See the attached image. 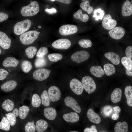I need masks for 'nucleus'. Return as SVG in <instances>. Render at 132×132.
<instances>
[{
	"mask_svg": "<svg viewBox=\"0 0 132 132\" xmlns=\"http://www.w3.org/2000/svg\"><path fill=\"white\" fill-rule=\"evenodd\" d=\"M39 11V6L38 3L33 1L28 5L23 7L20 11L22 16L29 17L34 16L37 14Z\"/></svg>",
	"mask_w": 132,
	"mask_h": 132,
	"instance_id": "f257e3e1",
	"label": "nucleus"
},
{
	"mask_svg": "<svg viewBox=\"0 0 132 132\" xmlns=\"http://www.w3.org/2000/svg\"><path fill=\"white\" fill-rule=\"evenodd\" d=\"M39 32L36 30L29 31L21 35L19 38L23 44L28 45L34 42L38 38Z\"/></svg>",
	"mask_w": 132,
	"mask_h": 132,
	"instance_id": "f03ea898",
	"label": "nucleus"
},
{
	"mask_svg": "<svg viewBox=\"0 0 132 132\" xmlns=\"http://www.w3.org/2000/svg\"><path fill=\"white\" fill-rule=\"evenodd\" d=\"M31 22L28 19L17 22L14 26V31L17 35H21L28 30L31 26Z\"/></svg>",
	"mask_w": 132,
	"mask_h": 132,
	"instance_id": "7ed1b4c3",
	"label": "nucleus"
},
{
	"mask_svg": "<svg viewBox=\"0 0 132 132\" xmlns=\"http://www.w3.org/2000/svg\"><path fill=\"white\" fill-rule=\"evenodd\" d=\"M84 89L89 94L94 92L96 88V85L93 78L88 76L84 77L81 80Z\"/></svg>",
	"mask_w": 132,
	"mask_h": 132,
	"instance_id": "20e7f679",
	"label": "nucleus"
},
{
	"mask_svg": "<svg viewBox=\"0 0 132 132\" xmlns=\"http://www.w3.org/2000/svg\"><path fill=\"white\" fill-rule=\"evenodd\" d=\"M88 53L85 50H81L76 52L71 55V59L77 63H80L88 59L89 57Z\"/></svg>",
	"mask_w": 132,
	"mask_h": 132,
	"instance_id": "39448f33",
	"label": "nucleus"
},
{
	"mask_svg": "<svg viewBox=\"0 0 132 132\" xmlns=\"http://www.w3.org/2000/svg\"><path fill=\"white\" fill-rule=\"evenodd\" d=\"M78 28L75 25L71 24L63 25L59 29V33L61 35L67 36L73 34L78 31Z\"/></svg>",
	"mask_w": 132,
	"mask_h": 132,
	"instance_id": "423d86ee",
	"label": "nucleus"
},
{
	"mask_svg": "<svg viewBox=\"0 0 132 132\" xmlns=\"http://www.w3.org/2000/svg\"><path fill=\"white\" fill-rule=\"evenodd\" d=\"M52 46L54 48L62 50L69 48L71 45V43L69 40L66 39H60L54 41Z\"/></svg>",
	"mask_w": 132,
	"mask_h": 132,
	"instance_id": "0eeeda50",
	"label": "nucleus"
},
{
	"mask_svg": "<svg viewBox=\"0 0 132 132\" xmlns=\"http://www.w3.org/2000/svg\"><path fill=\"white\" fill-rule=\"evenodd\" d=\"M70 86L72 91L75 94L80 95L83 93L84 88L81 82L76 78L72 79L70 82Z\"/></svg>",
	"mask_w": 132,
	"mask_h": 132,
	"instance_id": "6e6552de",
	"label": "nucleus"
},
{
	"mask_svg": "<svg viewBox=\"0 0 132 132\" xmlns=\"http://www.w3.org/2000/svg\"><path fill=\"white\" fill-rule=\"evenodd\" d=\"M50 72V70L46 69H39L34 72L33 74V76L35 80L39 81H42L48 78Z\"/></svg>",
	"mask_w": 132,
	"mask_h": 132,
	"instance_id": "1a4fd4ad",
	"label": "nucleus"
},
{
	"mask_svg": "<svg viewBox=\"0 0 132 132\" xmlns=\"http://www.w3.org/2000/svg\"><path fill=\"white\" fill-rule=\"evenodd\" d=\"M35 122L32 119H27L21 124V132H36Z\"/></svg>",
	"mask_w": 132,
	"mask_h": 132,
	"instance_id": "9d476101",
	"label": "nucleus"
},
{
	"mask_svg": "<svg viewBox=\"0 0 132 132\" xmlns=\"http://www.w3.org/2000/svg\"><path fill=\"white\" fill-rule=\"evenodd\" d=\"M48 93L50 100L52 102L57 101L61 98L60 90L55 86H53L50 87L48 89Z\"/></svg>",
	"mask_w": 132,
	"mask_h": 132,
	"instance_id": "9b49d317",
	"label": "nucleus"
},
{
	"mask_svg": "<svg viewBox=\"0 0 132 132\" xmlns=\"http://www.w3.org/2000/svg\"><path fill=\"white\" fill-rule=\"evenodd\" d=\"M117 24L115 19H112L111 16L109 14H107L104 17L102 22V25L105 29L111 30L114 28Z\"/></svg>",
	"mask_w": 132,
	"mask_h": 132,
	"instance_id": "f8f14e48",
	"label": "nucleus"
},
{
	"mask_svg": "<svg viewBox=\"0 0 132 132\" xmlns=\"http://www.w3.org/2000/svg\"><path fill=\"white\" fill-rule=\"evenodd\" d=\"M64 103L66 105L71 108L76 112H81V108L76 100L70 96H67L64 99Z\"/></svg>",
	"mask_w": 132,
	"mask_h": 132,
	"instance_id": "ddd939ff",
	"label": "nucleus"
},
{
	"mask_svg": "<svg viewBox=\"0 0 132 132\" xmlns=\"http://www.w3.org/2000/svg\"><path fill=\"white\" fill-rule=\"evenodd\" d=\"M125 33L124 29L120 26L114 27L109 32V34L110 36L116 40H119L122 38L124 36Z\"/></svg>",
	"mask_w": 132,
	"mask_h": 132,
	"instance_id": "4468645a",
	"label": "nucleus"
},
{
	"mask_svg": "<svg viewBox=\"0 0 132 132\" xmlns=\"http://www.w3.org/2000/svg\"><path fill=\"white\" fill-rule=\"evenodd\" d=\"M11 41L4 33L0 31V46L4 49H8L10 47Z\"/></svg>",
	"mask_w": 132,
	"mask_h": 132,
	"instance_id": "2eb2a0df",
	"label": "nucleus"
},
{
	"mask_svg": "<svg viewBox=\"0 0 132 132\" xmlns=\"http://www.w3.org/2000/svg\"><path fill=\"white\" fill-rule=\"evenodd\" d=\"M87 115L90 121L93 123L98 124L101 121V118L99 116L95 113L92 108H90L88 110Z\"/></svg>",
	"mask_w": 132,
	"mask_h": 132,
	"instance_id": "dca6fc26",
	"label": "nucleus"
},
{
	"mask_svg": "<svg viewBox=\"0 0 132 132\" xmlns=\"http://www.w3.org/2000/svg\"><path fill=\"white\" fill-rule=\"evenodd\" d=\"M122 64L126 69V73L128 76H132V61L126 56L124 57L121 60Z\"/></svg>",
	"mask_w": 132,
	"mask_h": 132,
	"instance_id": "f3484780",
	"label": "nucleus"
},
{
	"mask_svg": "<svg viewBox=\"0 0 132 132\" xmlns=\"http://www.w3.org/2000/svg\"><path fill=\"white\" fill-rule=\"evenodd\" d=\"M17 85V83L16 81L10 80L3 84L1 86V88L4 91L9 92L14 89Z\"/></svg>",
	"mask_w": 132,
	"mask_h": 132,
	"instance_id": "a211bd4d",
	"label": "nucleus"
},
{
	"mask_svg": "<svg viewBox=\"0 0 132 132\" xmlns=\"http://www.w3.org/2000/svg\"><path fill=\"white\" fill-rule=\"evenodd\" d=\"M63 118L66 121L72 123L77 122L80 119L78 114L73 112L64 114L63 116Z\"/></svg>",
	"mask_w": 132,
	"mask_h": 132,
	"instance_id": "6ab92c4d",
	"label": "nucleus"
},
{
	"mask_svg": "<svg viewBox=\"0 0 132 132\" xmlns=\"http://www.w3.org/2000/svg\"><path fill=\"white\" fill-rule=\"evenodd\" d=\"M44 114L45 117L48 119L53 120L57 116V112L55 109L52 107H47L44 110Z\"/></svg>",
	"mask_w": 132,
	"mask_h": 132,
	"instance_id": "aec40b11",
	"label": "nucleus"
},
{
	"mask_svg": "<svg viewBox=\"0 0 132 132\" xmlns=\"http://www.w3.org/2000/svg\"><path fill=\"white\" fill-rule=\"evenodd\" d=\"M30 109L28 106L24 105L18 108L19 117L22 120H25L28 117Z\"/></svg>",
	"mask_w": 132,
	"mask_h": 132,
	"instance_id": "412c9836",
	"label": "nucleus"
},
{
	"mask_svg": "<svg viewBox=\"0 0 132 132\" xmlns=\"http://www.w3.org/2000/svg\"><path fill=\"white\" fill-rule=\"evenodd\" d=\"M132 14V5L129 0H126L122 5V14L125 17L129 16Z\"/></svg>",
	"mask_w": 132,
	"mask_h": 132,
	"instance_id": "4be33fe9",
	"label": "nucleus"
},
{
	"mask_svg": "<svg viewBox=\"0 0 132 132\" xmlns=\"http://www.w3.org/2000/svg\"><path fill=\"white\" fill-rule=\"evenodd\" d=\"M36 132H43L47 129L48 124L45 120L41 119L38 120L35 123Z\"/></svg>",
	"mask_w": 132,
	"mask_h": 132,
	"instance_id": "5701e85b",
	"label": "nucleus"
},
{
	"mask_svg": "<svg viewBox=\"0 0 132 132\" xmlns=\"http://www.w3.org/2000/svg\"><path fill=\"white\" fill-rule=\"evenodd\" d=\"M105 56L115 65H118L120 63V58L118 54L112 52L105 53Z\"/></svg>",
	"mask_w": 132,
	"mask_h": 132,
	"instance_id": "b1692460",
	"label": "nucleus"
},
{
	"mask_svg": "<svg viewBox=\"0 0 132 132\" xmlns=\"http://www.w3.org/2000/svg\"><path fill=\"white\" fill-rule=\"evenodd\" d=\"M19 63V61L15 58L8 57L3 61L2 65L6 67H15L17 66Z\"/></svg>",
	"mask_w": 132,
	"mask_h": 132,
	"instance_id": "393cba45",
	"label": "nucleus"
},
{
	"mask_svg": "<svg viewBox=\"0 0 132 132\" xmlns=\"http://www.w3.org/2000/svg\"><path fill=\"white\" fill-rule=\"evenodd\" d=\"M122 92L121 89L119 88H116L113 90L111 96V100L113 103H117L121 100Z\"/></svg>",
	"mask_w": 132,
	"mask_h": 132,
	"instance_id": "a878e982",
	"label": "nucleus"
},
{
	"mask_svg": "<svg viewBox=\"0 0 132 132\" xmlns=\"http://www.w3.org/2000/svg\"><path fill=\"white\" fill-rule=\"evenodd\" d=\"M2 106L3 109L9 112H11L15 107L14 102L9 99L5 100L2 103Z\"/></svg>",
	"mask_w": 132,
	"mask_h": 132,
	"instance_id": "bb28decb",
	"label": "nucleus"
},
{
	"mask_svg": "<svg viewBox=\"0 0 132 132\" xmlns=\"http://www.w3.org/2000/svg\"><path fill=\"white\" fill-rule=\"evenodd\" d=\"M91 73L94 76L97 77H100L105 74V72L101 66H92L90 69Z\"/></svg>",
	"mask_w": 132,
	"mask_h": 132,
	"instance_id": "cd10ccee",
	"label": "nucleus"
},
{
	"mask_svg": "<svg viewBox=\"0 0 132 132\" xmlns=\"http://www.w3.org/2000/svg\"><path fill=\"white\" fill-rule=\"evenodd\" d=\"M128 126L127 122L123 121L122 123L117 122L114 127L115 132H127Z\"/></svg>",
	"mask_w": 132,
	"mask_h": 132,
	"instance_id": "c85d7f7f",
	"label": "nucleus"
},
{
	"mask_svg": "<svg viewBox=\"0 0 132 132\" xmlns=\"http://www.w3.org/2000/svg\"><path fill=\"white\" fill-rule=\"evenodd\" d=\"M124 93L127 99V104L130 107L132 106V86L129 85L125 88Z\"/></svg>",
	"mask_w": 132,
	"mask_h": 132,
	"instance_id": "c756f323",
	"label": "nucleus"
},
{
	"mask_svg": "<svg viewBox=\"0 0 132 132\" xmlns=\"http://www.w3.org/2000/svg\"><path fill=\"white\" fill-rule=\"evenodd\" d=\"M40 98L41 104L43 105L46 107H48L50 105L51 101L47 90H45L42 92Z\"/></svg>",
	"mask_w": 132,
	"mask_h": 132,
	"instance_id": "7c9ffc66",
	"label": "nucleus"
},
{
	"mask_svg": "<svg viewBox=\"0 0 132 132\" xmlns=\"http://www.w3.org/2000/svg\"><path fill=\"white\" fill-rule=\"evenodd\" d=\"M73 17L75 18L79 19L83 22L87 21L89 18V16L87 14H83L82 10L80 9L74 14Z\"/></svg>",
	"mask_w": 132,
	"mask_h": 132,
	"instance_id": "2f4dec72",
	"label": "nucleus"
},
{
	"mask_svg": "<svg viewBox=\"0 0 132 132\" xmlns=\"http://www.w3.org/2000/svg\"><path fill=\"white\" fill-rule=\"evenodd\" d=\"M104 70L106 75L109 76L114 74L116 71L114 66L112 64L107 63L103 66Z\"/></svg>",
	"mask_w": 132,
	"mask_h": 132,
	"instance_id": "473e14b6",
	"label": "nucleus"
},
{
	"mask_svg": "<svg viewBox=\"0 0 132 132\" xmlns=\"http://www.w3.org/2000/svg\"><path fill=\"white\" fill-rule=\"evenodd\" d=\"M41 103L40 98L37 94H33L32 97L31 104L32 106L35 108H38Z\"/></svg>",
	"mask_w": 132,
	"mask_h": 132,
	"instance_id": "72a5a7b5",
	"label": "nucleus"
},
{
	"mask_svg": "<svg viewBox=\"0 0 132 132\" xmlns=\"http://www.w3.org/2000/svg\"><path fill=\"white\" fill-rule=\"evenodd\" d=\"M90 2L88 1L82 2L80 5L81 8L87 12L88 14H91L93 11L94 8L90 6Z\"/></svg>",
	"mask_w": 132,
	"mask_h": 132,
	"instance_id": "f704fd0d",
	"label": "nucleus"
},
{
	"mask_svg": "<svg viewBox=\"0 0 132 132\" xmlns=\"http://www.w3.org/2000/svg\"><path fill=\"white\" fill-rule=\"evenodd\" d=\"M37 51V48L34 46L29 47L25 50L26 54L28 57L30 59L33 58L36 54Z\"/></svg>",
	"mask_w": 132,
	"mask_h": 132,
	"instance_id": "c9c22d12",
	"label": "nucleus"
},
{
	"mask_svg": "<svg viewBox=\"0 0 132 132\" xmlns=\"http://www.w3.org/2000/svg\"><path fill=\"white\" fill-rule=\"evenodd\" d=\"M21 67L22 71L25 73H28L32 68L31 63L27 60H24L22 62Z\"/></svg>",
	"mask_w": 132,
	"mask_h": 132,
	"instance_id": "e433bc0d",
	"label": "nucleus"
},
{
	"mask_svg": "<svg viewBox=\"0 0 132 132\" xmlns=\"http://www.w3.org/2000/svg\"><path fill=\"white\" fill-rule=\"evenodd\" d=\"M48 56L49 60L52 62H57L63 58L62 55L61 54L57 53L49 54Z\"/></svg>",
	"mask_w": 132,
	"mask_h": 132,
	"instance_id": "4c0bfd02",
	"label": "nucleus"
},
{
	"mask_svg": "<svg viewBox=\"0 0 132 132\" xmlns=\"http://www.w3.org/2000/svg\"><path fill=\"white\" fill-rule=\"evenodd\" d=\"M94 14L93 16L96 20L99 19L102 20L104 15V12L103 10L100 8L95 9L93 11Z\"/></svg>",
	"mask_w": 132,
	"mask_h": 132,
	"instance_id": "58836bf2",
	"label": "nucleus"
},
{
	"mask_svg": "<svg viewBox=\"0 0 132 132\" xmlns=\"http://www.w3.org/2000/svg\"><path fill=\"white\" fill-rule=\"evenodd\" d=\"M47 63L46 59L44 57L38 58L36 60L35 64L37 68L45 66Z\"/></svg>",
	"mask_w": 132,
	"mask_h": 132,
	"instance_id": "ea45409f",
	"label": "nucleus"
},
{
	"mask_svg": "<svg viewBox=\"0 0 132 132\" xmlns=\"http://www.w3.org/2000/svg\"><path fill=\"white\" fill-rule=\"evenodd\" d=\"M78 44L81 47L85 48L90 47L92 45V42L89 39H81L79 41Z\"/></svg>",
	"mask_w": 132,
	"mask_h": 132,
	"instance_id": "a19ab883",
	"label": "nucleus"
},
{
	"mask_svg": "<svg viewBox=\"0 0 132 132\" xmlns=\"http://www.w3.org/2000/svg\"><path fill=\"white\" fill-rule=\"evenodd\" d=\"M113 109L111 106L106 105L104 106L102 109V112L104 115L107 117L110 116L113 112Z\"/></svg>",
	"mask_w": 132,
	"mask_h": 132,
	"instance_id": "79ce46f5",
	"label": "nucleus"
},
{
	"mask_svg": "<svg viewBox=\"0 0 132 132\" xmlns=\"http://www.w3.org/2000/svg\"><path fill=\"white\" fill-rule=\"evenodd\" d=\"M48 50L47 47H43L40 48L38 51L36 56L38 58L44 57L48 53Z\"/></svg>",
	"mask_w": 132,
	"mask_h": 132,
	"instance_id": "37998d69",
	"label": "nucleus"
},
{
	"mask_svg": "<svg viewBox=\"0 0 132 132\" xmlns=\"http://www.w3.org/2000/svg\"><path fill=\"white\" fill-rule=\"evenodd\" d=\"M113 108L114 113L112 115L111 118L113 120H117L119 118V113L121 111V109L118 106H116Z\"/></svg>",
	"mask_w": 132,
	"mask_h": 132,
	"instance_id": "c03bdc74",
	"label": "nucleus"
},
{
	"mask_svg": "<svg viewBox=\"0 0 132 132\" xmlns=\"http://www.w3.org/2000/svg\"><path fill=\"white\" fill-rule=\"evenodd\" d=\"M125 52L126 57L132 61V47H128L126 49Z\"/></svg>",
	"mask_w": 132,
	"mask_h": 132,
	"instance_id": "a18cd8bd",
	"label": "nucleus"
},
{
	"mask_svg": "<svg viewBox=\"0 0 132 132\" xmlns=\"http://www.w3.org/2000/svg\"><path fill=\"white\" fill-rule=\"evenodd\" d=\"M9 74L8 72L2 68L0 69V80L5 79Z\"/></svg>",
	"mask_w": 132,
	"mask_h": 132,
	"instance_id": "49530a36",
	"label": "nucleus"
},
{
	"mask_svg": "<svg viewBox=\"0 0 132 132\" xmlns=\"http://www.w3.org/2000/svg\"><path fill=\"white\" fill-rule=\"evenodd\" d=\"M84 132H98L96 126L94 125H92L90 128L87 127L84 130Z\"/></svg>",
	"mask_w": 132,
	"mask_h": 132,
	"instance_id": "de8ad7c7",
	"label": "nucleus"
},
{
	"mask_svg": "<svg viewBox=\"0 0 132 132\" xmlns=\"http://www.w3.org/2000/svg\"><path fill=\"white\" fill-rule=\"evenodd\" d=\"M8 16L7 14L0 11V22H3L7 20Z\"/></svg>",
	"mask_w": 132,
	"mask_h": 132,
	"instance_id": "09e8293b",
	"label": "nucleus"
},
{
	"mask_svg": "<svg viewBox=\"0 0 132 132\" xmlns=\"http://www.w3.org/2000/svg\"><path fill=\"white\" fill-rule=\"evenodd\" d=\"M45 10L46 12L50 14L55 13L57 12L56 9L54 8H52L50 9L47 8Z\"/></svg>",
	"mask_w": 132,
	"mask_h": 132,
	"instance_id": "8fccbe9b",
	"label": "nucleus"
},
{
	"mask_svg": "<svg viewBox=\"0 0 132 132\" xmlns=\"http://www.w3.org/2000/svg\"><path fill=\"white\" fill-rule=\"evenodd\" d=\"M11 112L16 117H19L18 108L15 107Z\"/></svg>",
	"mask_w": 132,
	"mask_h": 132,
	"instance_id": "3c124183",
	"label": "nucleus"
},
{
	"mask_svg": "<svg viewBox=\"0 0 132 132\" xmlns=\"http://www.w3.org/2000/svg\"><path fill=\"white\" fill-rule=\"evenodd\" d=\"M55 1L59 2L61 3L65 4H69L71 3L72 0H56Z\"/></svg>",
	"mask_w": 132,
	"mask_h": 132,
	"instance_id": "603ef678",
	"label": "nucleus"
},
{
	"mask_svg": "<svg viewBox=\"0 0 132 132\" xmlns=\"http://www.w3.org/2000/svg\"><path fill=\"white\" fill-rule=\"evenodd\" d=\"M69 132H79L78 131H70Z\"/></svg>",
	"mask_w": 132,
	"mask_h": 132,
	"instance_id": "864d4df0",
	"label": "nucleus"
},
{
	"mask_svg": "<svg viewBox=\"0 0 132 132\" xmlns=\"http://www.w3.org/2000/svg\"><path fill=\"white\" fill-rule=\"evenodd\" d=\"M1 50L0 48V54H1Z\"/></svg>",
	"mask_w": 132,
	"mask_h": 132,
	"instance_id": "5fc2aeb1",
	"label": "nucleus"
},
{
	"mask_svg": "<svg viewBox=\"0 0 132 132\" xmlns=\"http://www.w3.org/2000/svg\"><path fill=\"white\" fill-rule=\"evenodd\" d=\"M50 1H55V0H50Z\"/></svg>",
	"mask_w": 132,
	"mask_h": 132,
	"instance_id": "6e6d98bb",
	"label": "nucleus"
}]
</instances>
